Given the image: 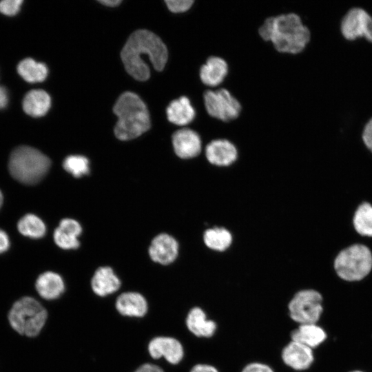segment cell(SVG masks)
<instances>
[{"label": "cell", "instance_id": "ac0fdd59", "mask_svg": "<svg viewBox=\"0 0 372 372\" xmlns=\"http://www.w3.org/2000/svg\"><path fill=\"white\" fill-rule=\"evenodd\" d=\"M35 289L39 296L48 301L60 298L65 291L63 278L57 273L48 271L40 274L35 282Z\"/></svg>", "mask_w": 372, "mask_h": 372}, {"label": "cell", "instance_id": "e0dca14e", "mask_svg": "<svg viewBox=\"0 0 372 372\" xmlns=\"http://www.w3.org/2000/svg\"><path fill=\"white\" fill-rule=\"evenodd\" d=\"M90 286L94 295L105 298L120 289L121 280L111 267H100L94 271Z\"/></svg>", "mask_w": 372, "mask_h": 372}, {"label": "cell", "instance_id": "4fadbf2b", "mask_svg": "<svg viewBox=\"0 0 372 372\" xmlns=\"http://www.w3.org/2000/svg\"><path fill=\"white\" fill-rule=\"evenodd\" d=\"M172 145L175 154L183 159L195 158L202 149L200 136L189 128L176 131L172 135Z\"/></svg>", "mask_w": 372, "mask_h": 372}, {"label": "cell", "instance_id": "52a82bcc", "mask_svg": "<svg viewBox=\"0 0 372 372\" xmlns=\"http://www.w3.org/2000/svg\"><path fill=\"white\" fill-rule=\"evenodd\" d=\"M322 296L316 289L297 291L287 304L290 318L298 324L317 323L322 311Z\"/></svg>", "mask_w": 372, "mask_h": 372}, {"label": "cell", "instance_id": "3957f363", "mask_svg": "<svg viewBox=\"0 0 372 372\" xmlns=\"http://www.w3.org/2000/svg\"><path fill=\"white\" fill-rule=\"evenodd\" d=\"M113 112L118 117L114 133L121 141L135 138L150 127L147 106L136 94L123 93L114 104Z\"/></svg>", "mask_w": 372, "mask_h": 372}, {"label": "cell", "instance_id": "f1b7e54d", "mask_svg": "<svg viewBox=\"0 0 372 372\" xmlns=\"http://www.w3.org/2000/svg\"><path fill=\"white\" fill-rule=\"evenodd\" d=\"M22 0H4L0 1V12L7 16L15 15L20 10Z\"/></svg>", "mask_w": 372, "mask_h": 372}, {"label": "cell", "instance_id": "30bf717a", "mask_svg": "<svg viewBox=\"0 0 372 372\" xmlns=\"http://www.w3.org/2000/svg\"><path fill=\"white\" fill-rule=\"evenodd\" d=\"M146 350L152 359H164L172 365L180 364L185 357V348L182 342L170 335L152 337L147 344Z\"/></svg>", "mask_w": 372, "mask_h": 372}, {"label": "cell", "instance_id": "ba28073f", "mask_svg": "<svg viewBox=\"0 0 372 372\" xmlns=\"http://www.w3.org/2000/svg\"><path fill=\"white\" fill-rule=\"evenodd\" d=\"M339 30L347 41L364 39L372 44V16L362 8L348 10L340 19Z\"/></svg>", "mask_w": 372, "mask_h": 372}, {"label": "cell", "instance_id": "5bb4252c", "mask_svg": "<svg viewBox=\"0 0 372 372\" xmlns=\"http://www.w3.org/2000/svg\"><path fill=\"white\" fill-rule=\"evenodd\" d=\"M185 324L192 335L200 338L213 337L218 328L216 322L209 318L205 310L198 306L189 309L185 316Z\"/></svg>", "mask_w": 372, "mask_h": 372}, {"label": "cell", "instance_id": "277c9868", "mask_svg": "<svg viewBox=\"0 0 372 372\" xmlns=\"http://www.w3.org/2000/svg\"><path fill=\"white\" fill-rule=\"evenodd\" d=\"M50 159L39 150L30 146L15 148L10 154L8 168L11 176L25 185H35L46 175Z\"/></svg>", "mask_w": 372, "mask_h": 372}, {"label": "cell", "instance_id": "4dcf8cb0", "mask_svg": "<svg viewBox=\"0 0 372 372\" xmlns=\"http://www.w3.org/2000/svg\"><path fill=\"white\" fill-rule=\"evenodd\" d=\"M361 138L365 147L372 154V117L365 123L362 132Z\"/></svg>", "mask_w": 372, "mask_h": 372}, {"label": "cell", "instance_id": "7402d4cb", "mask_svg": "<svg viewBox=\"0 0 372 372\" xmlns=\"http://www.w3.org/2000/svg\"><path fill=\"white\" fill-rule=\"evenodd\" d=\"M291 340L303 344L311 349L317 347L327 338L324 329L316 323L302 324L290 333Z\"/></svg>", "mask_w": 372, "mask_h": 372}, {"label": "cell", "instance_id": "e575fe53", "mask_svg": "<svg viewBox=\"0 0 372 372\" xmlns=\"http://www.w3.org/2000/svg\"><path fill=\"white\" fill-rule=\"evenodd\" d=\"M10 247V239L8 234L0 229V254L6 252Z\"/></svg>", "mask_w": 372, "mask_h": 372}, {"label": "cell", "instance_id": "f35d334b", "mask_svg": "<svg viewBox=\"0 0 372 372\" xmlns=\"http://www.w3.org/2000/svg\"><path fill=\"white\" fill-rule=\"evenodd\" d=\"M351 372H362V371L357 370V371H352Z\"/></svg>", "mask_w": 372, "mask_h": 372}, {"label": "cell", "instance_id": "9a60e30c", "mask_svg": "<svg viewBox=\"0 0 372 372\" xmlns=\"http://www.w3.org/2000/svg\"><path fill=\"white\" fill-rule=\"evenodd\" d=\"M178 249V243L174 237L167 234H161L152 240L149 254L154 262L167 265L176 259Z\"/></svg>", "mask_w": 372, "mask_h": 372}, {"label": "cell", "instance_id": "7a4b0ae2", "mask_svg": "<svg viewBox=\"0 0 372 372\" xmlns=\"http://www.w3.org/2000/svg\"><path fill=\"white\" fill-rule=\"evenodd\" d=\"M258 33L263 40L271 41L279 52L291 54L302 52L311 39L310 29L293 12L268 17Z\"/></svg>", "mask_w": 372, "mask_h": 372}, {"label": "cell", "instance_id": "484cf974", "mask_svg": "<svg viewBox=\"0 0 372 372\" xmlns=\"http://www.w3.org/2000/svg\"><path fill=\"white\" fill-rule=\"evenodd\" d=\"M19 74L27 82L37 83L43 81L48 76V68L32 59L22 60L17 66Z\"/></svg>", "mask_w": 372, "mask_h": 372}, {"label": "cell", "instance_id": "d4e9b609", "mask_svg": "<svg viewBox=\"0 0 372 372\" xmlns=\"http://www.w3.org/2000/svg\"><path fill=\"white\" fill-rule=\"evenodd\" d=\"M233 237L225 227H214L207 229L203 234V242L209 249L216 251H224L231 245Z\"/></svg>", "mask_w": 372, "mask_h": 372}, {"label": "cell", "instance_id": "ffe728a7", "mask_svg": "<svg viewBox=\"0 0 372 372\" xmlns=\"http://www.w3.org/2000/svg\"><path fill=\"white\" fill-rule=\"evenodd\" d=\"M228 70V65L223 59L211 56L200 67L199 76L203 84L216 87L224 81Z\"/></svg>", "mask_w": 372, "mask_h": 372}, {"label": "cell", "instance_id": "d590c367", "mask_svg": "<svg viewBox=\"0 0 372 372\" xmlns=\"http://www.w3.org/2000/svg\"><path fill=\"white\" fill-rule=\"evenodd\" d=\"M9 96L6 88L0 85V110L5 108L8 103Z\"/></svg>", "mask_w": 372, "mask_h": 372}, {"label": "cell", "instance_id": "cb8c5ba5", "mask_svg": "<svg viewBox=\"0 0 372 372\" xmlns=\"http://www.w3.org/2000/svg\"><path fill=\"white\" fill-rule=\"evenodd\" d=\"M353 227L355 232L363 238H372V205L362 203L354 212Z\"/></svg>", "mask_w": 372, "mask_h": 372}, {"label": "cell", "instance_id": "4316f807", "mask_svg": "<svg viewBox=\"0 0 372 372\" xmlns=\"http://www.w3.org/2000/svg\"><path fill=\"white\" fill-rule=\"evenodd\" d=\"M19 231L23 236L31 238H41L46 232L43 220L37 216L28 214L23 216L17 223Z\"/></svg>", "mask_w": 372, "mask_h": 372}, {"label": "cell", "instance_id": "d6986e66", "mask_svg": "<svg viewBox=\"0 0 372 372\" xmlns=\"http://www.w3.org/2000/svg\"><path fill=\"white\" fill-rule=\"evenodd\" d=\"M82 228L75 220L64 218L54 230V240L57 246L63 249H77L79 247L78 236Z\"/></svg>", "mask_w": 372, "mask_h": 372}, {"label": "cell", "instance_id": "2e32d148", "mask_svg": "<svg viewBox=\"0 0 372 372\" xmlns=\"http://www.w3.org/2000/svg\"><path fill=\"white\" fill-rule=\"evenodd\" d=\"M207 160L211 165L225 167L233 164L238 158L236 146L227 139H215L205 147Z\"/></svg>", "mask_w": 372, "mask_h": 372}, {"label": "cell", "instance_id": "83f0119b", "mask_svg": "<svg viewBox=\"0 0 372 372\" xmlns=\"http://www.w3.org/2000/svg\"><path fill=\"white\" fill-rule=\"evenodd\" d=\"M63 169L73 176L79 178L90 171L88 159L81 155H70L63 162Z\"/></svg>", "mask_w": 372, "mask_h": 372}, {"label": "cell", "instance_id": "8d00e7d4", "mask_svg": "<svg viewBox=\"0 0 372 372\" xmlns=\"http://www.w3.org/2000/svg\"><path fill=\"white\" fill-rule=\"evenodd\" d=\"M99 2L106 6L114 7V6H118L121 2V0H103V1H99Z\"/></svg>", "mask_w": 372, "mask_h": 372}, {"label": "cell", "instance_id": "5b68a950", "mask_svg": "<svg viewBox=\"0 0 372 372\" xmlns=\"http://www.w3.org/2000/svg\"><path fill=\"white\" fill-rule=\"evenodd\" d=\"M48 312L37 299L25 296L16 301L8 313V321L18 333L28 338L38 336L46 324Z\"/></svg>", "mask_w": 372, "mask_h": 372}, {"label": "cell", "instance_id": "1f68e13d", "mask_svg": "<svg viewBox=\"0 0 372 372\" xmlns=\"http://www.w3.org/2000/svg\"><path fill=\"white\" fill-rule=\"evenodd\" d=\"M241 372H275L269 364L261 362H251L242 369Z\"/></svg>", "mask_w": 372, "mask_h": 372}, {"label": "cell", "instance_id": "8fae6325", "mask_svg": "<svg viewBox=\"0 0 372 372\" xmlns=\"http://www.w3.org/2000/svg\"><path fill=\"white\" fill-rule=\"evenodd\" d=\"M116 313L123 318H144L149 310V302L144 295L134 291L120 293L114 303Z\"/></svg>", "mask_w": 372, "mask_h": 372}, {"label": "cell", "instance_id": "836d02e7", "mask_svg": "<svg viewBox=\"0 0 372 372\" xmlns=\"http://www.w3.org/2000/svg\"><path fill=\"white\" fill-rule=\"evenodd\" d=\"M189 372H220L219 370L212 364L207 363H198L192 366Z\"/></svg>", "mask_w": 372, "mask_h": 372}, {"label": "cell", "instance_id": "6da1fadb", "mask_svg": "<svg viewBox=\"0 0 372 372\" xmlns=\"http://www.w3.org/2000/svg\"><path fill=\"white\" fill-rule=\"evenodd\" d=\"M126 71L138 81L149 77V68L144 57L152 63L156 70L164 69L168 52L163 41L154 33L147 30L134 32L128 38L121 52Z\"/></svg>", "mask_w": 372, "mask_h": 372}, {"label": "cell", "instance_id": "603a6c76", "mask_svg": "<svg viewBox=\"0 0 372 372\" xmlns=\"http://www.w3.org/2000/svg\"><path fill=\"white\" fill-rule=\"evenodd\" d=\"M51 105L49 94L42 90H33L28 92L23 101L24 112L34 117L44 116Z\"/></svg>", "mask_w": 372, "mask_h": 372}, {"label": "cell", "instance_id": "8992f818", "mask_svg": "<svg viewBox=\"0 0 372 372\" xmlns=\"http://www.w3.org/2000/svg\"><path fill=\"white\" fill-rule=\"evenodd\" d=\"M333 268L336 276L342 280L360 281L372 271V252L364 244H353L338 254Z\"/></svg>", "mask_w": 372, "mask_h": 372}, {"label": "cell", "instance_id": "74e56055", "mask_svg": "<svg viewBox=\"0 0 372 372\" xmlns=\"http://www.w3.org/2000/svg\"><path fill=\"white\" fill-rule=\"evenodd\" d=\"M3 202V196L1 191L0 190V209L2 206Z\"/></svg>", "mask_w": 372, "mask_h": 372}, {"label": "cell", "instance_id": "7c38bea8", "mask_svg": "<svg viewBox=\"0 0 372 372\" xmlns=\"http://www.w3.org/2000/svg\"><path fill=\"white\" fill-rule=\"evenodd\" d=\"M281 360L295 371L308 369L313 364V349L300 342L290 340L281 351Z\"/></svg>", "mask_w": 372, "mask_h": 372}, {"label": "cell", "instance_id": "f546056e", "mask_svg": "<svg viewBox=\"0 0 372 372\" xmlns=\"http://www.w3.org/2000/svg\"><path fill=\"white\" fill-rule=\"evenodd\" d=\"M165 3L168 9L174 13L184 12L188 10L193 3L194 0H166Z\"/></svg>", "mask_w": 372, "mask_h": 372}, {"label": "cell", "instance_id": "9c48e42d", "mask_svg": "<svg viewBox=\"0 0 372 372\" xmlns=\"http://www.w3.org/2000/svg\"><path fill=\"white\" fill-rule=\"evenodd\" d=\"M203 100L209 115L223 121L236 118L241 112L240 102L224 88L207 90L203 94Z\"/></svg>", "mask_w": 372, "mask_h": 372}, {"label": "cell", "instance_id": "44dd1931", "mask_svg": "<svg viewBox=\"0 0 372 372\" xmlns=\"http://www.w3.org/2000/svg\"><path fill=\"white\" fill-rule=\"evenodd\" d=\"M167 117L171 123L184 126L190 123L196 116V111L190 100L185 96L173 100L167 107Z\"/></svg>", "mask_w": 372, "mask_h": 372}, {"label": "cell", "instance_id": "d6a6232c", "mask_svg": "<svg viewBox=\"0 0 372 372\" xmlns=\"http://www.w3.org/2000/svg\"><path fill=\"white\" fill-rule=\"evenodd\" d=\"M132 372H165V370L157 364L147 362L137 366Z\"/></svg>", "mask_w": 372, "mask_h": 372}]
</instances>
